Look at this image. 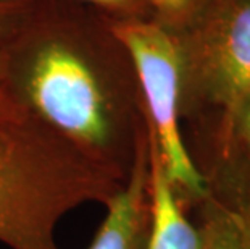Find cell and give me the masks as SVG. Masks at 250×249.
I'll use <instances>...</instances> for the list:
<instances>
[{"instance_id": "cell-1", "label": "cell", "mask_w": 250, "mask_h": 249, "mask_svg": "<svg viewBox=\"0 0 250 249\" xmlns=\"http://www.w3.org/2000/svg\"><path fill=\"white\" fill-rule=\"evenodd\" d=\"M2 94L123 183L147 142L131 60L111 70L79 47L47 41L17 63L5 58Z\"/></svg>"}, {"instance_id": "cell-2", "label": "cell", "mask_w": 250, "mask_h": 249, "mask_svg": "<svg viewBox=\"0 0 250 249\" xmlns=\"http://www.w3.org/2000/svg\"><path fill=\"white\" fill-rule=\"evenodd\" d=\"M127 181V180H126ZM125 183L0 96V243L60 249L57 225L83 204H108Z\"/></svg>"}, {"instance_id": "cell-3", "label": "cell", "mask_w": 250, "mask_h": 249, "mask_svg": "<svg viewBox=\"0 0 250 249\" xmlns=\"http://www.w3.org/2000/svg\"><path fill=\"white\" fill-rule=\"evenodd\" d=\"M174 34L181 50V130L202 178L220 156L250 86V0H211Z\"/></svg>"}, {"instance_id": "cell-4", "label": "cell", "mask_w": 250, "mask_h": 249, "mask_svg": "<svg viewBox=\"0 0 250 249\" xmlns=\"http://www.w3.org/2000/svg\"><path fill=\"white\" fill-rule=\"evenodd\" d=\"M113 36L136 71L148 141L160 156L176 198L189 212L204 198L205 186L190 162L181 130V50L176 34L162 23L131 18L115 24Z\"/></svg>"}, {"instance_id": "cell-5", "label": "cell", "mask_w": 250, "mask_h": 249, "mask_svg": "<svg viewBox=\"0 0 250 249\" xmlns=\"http://www.w3.org/2000/svg\"><path fill=\"white\" fill-rule=\"evenodd\" d=\"M105 209L104 220L87 249H146L152 215L147 142L123 189L105 204Z\"/></svg>"}, {"instance_id": "cell-6", "label": "cell", "mask_w": 250, "mask_h": 249, "mask_svg": "<svg viewBox=\"0 0 250 249\" xmlns=\"http://www.w3.org/2000/svg\"><path fill=\"white\" fill-rule=\"evenodd\" d=\"M147 146L152 215L146 249H204L200 231L174 194L155 146L148 139Z\"/></svg>"}, {"instance_id": "cell-7", "label": "cell", "mask_w": 250, "mask_h": 249, "mask_svg": "<svg viewBox=\"0 0 250 249\" xmlns=\"http://www.w3.org/2000/svg\"><path fill=\"white\" fill-rule=\"evenodd\" d=\"M202 181L211 198L232 205H250V86L220 156Z\"/></svg>"}, {"instance_id": "cell-8", "label": "cell", "mask_w": 250, "mask_h": 249, "mask_svg": "<svg viewBox=\"0 0 250 249\" xmlns=\"http://www.w3.org/2000/svg\"><path fill=\"white\" fill-rule=\"evenodd\" d=\"M189 215L204 249H250V205H231L205 193Z\"/></svg>"}, {"instance_id": "cell-9", "label": "cell", "mask_w": 250, "mask_h": 249, "mask_svg": "<svg viewBox=\"0 0 250 249\" xmlns=\"http://www.w3.org/2000/svg\"><path fill=\"white\" fill-rule=\"evenodd\" d=\"M147 2L162 17L165 28L169 29V26H173L183 31L204 12L211 0H147Z\"/></svg>"}, {"instance_id": "cell-10", "label": "cell", "mask_w": 250, "mask_h": 249, "mask_svg": "<svg viewBox=\"0 0 250 249\" xmlns=\"http://www.w3.org/2000/svg\"><path fill=\"white\" fill-rule=\"evenodd\" d=\"M87 2L102 5V7H107L111 10H121V12H127V13L137 12L144 5L142 0H87Z\"/></svg>"}, {"instance_id": "cell-11", "label": "cell", "mask_w": 250, "mask_h": 249, "mask_svg": "<svg viewBox=\"0 0 250 249\" xmlns=\"http://www.w3.org/2000/svg\"><path fill=\"white\" fill-rule=\"evenodd\" d=\"M3 78H5V55L0 52V96L3 89Z\"/></svg>"}]
</instances>
